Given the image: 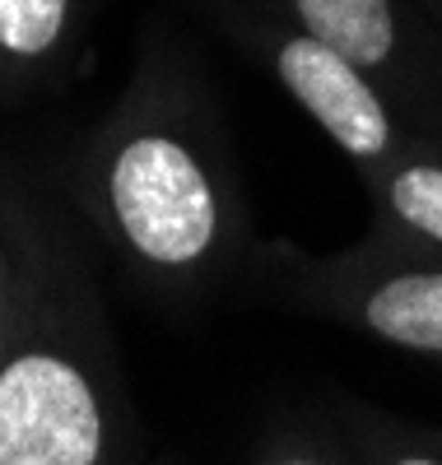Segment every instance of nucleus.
I'll return each instance as SVG.
<instances>
[{
    "instance_id": "1",
    "label": "nucleus",
    "mask_w": 442,
    "mask_h": 465,
    "mask_svg": "<svg viewBox=\"0 0 442 465\" xmlns=\"http://www.w3.org/2000/svg\"><path fill=\"white\" fill-rule=\"evenodd\" d=\"M107 214L122 242L173 284H215L247 252V214L219 135L140 126L107 153Z\"/></svg>"
},
{
    "instance_id": "2",
    "label": "nucleus",
    "mask_w": 442,
    "mask_h": 465,
    "mask_svg": "<svg viewBox=\"0 0 442 465\" xmlns=\"http://www.w3.org/2000/svg\"><path fill=\"white\" fill-rule=\"evenodd\" d=\"M266 284L289 307L340 322L400 354L442 359V252L373 232L340 252L270 247Z\"/></svg>"
},
{
    "instance_id": "3",
    "label": "nucleus",
    "mask_w": 442,
    "mask_h": 465,
    "mask_svg": "<svg viewBox=\"0 0 442 465\" xmlns=\"http://www.w3.org/2000/svg\"><path fill=\"white\" fill-rule=\"evenodd\" d=\"M210 15L285 89V98L312 116L321 135L358 168V177H373L410 153H437L364 70L312 37L279 0H210Z\"/></svg>"
},
{
    "instance_id": "4",
    "label": "nucleus",
    "mask_w": 442,
    "mask_h": 465,
    "mask_svg": "<svg viewBox=\"0 0 442 465\" xmlns=\"http://www.w3.org/2000/svg\"><path fill=\"white\" fill-rule=\"evenodd\" d=\"M442 153V28L419 0H279Z\"/></svg>"
},
{
    "instance_id": "5",
    "label": "nucleus",
    "mask_w": 442,
    "mask_h": 465,
    "mask_svg": "<svg viewBox=\"0 0 442 465\" xmlns=\"http://www.w3.org/2000/svg\"><path fill=\"white\" fill-rule=\"evenodd\" d=\"M0 465H107V401L70 349L28 344L0 363Z\"/></svg>"
},
{
    "instance_id": "6",
    "label": "nucleus",
    "mask_w": 442,
    "mask_h": 465,
    "mask_svg": "<svg viewBox=\"0 0 442 465\" xmlns=\"http://www.w3.org/2000/svg\"><path fill=\"white\" fill-rule=\"evenodd\" d=\"M373 232L424 252H442V153H410L364 177Z\"/></svg>"
},
{
    "instance_id": "7",
    "label": "nucleus",
    "mask_w": 442,
    "mask_h": 465,
    "mask_svg": "<svg viewBox=\"0 0 442 465\" xmlns=\"http://www.w3.org/2000/svg\"><path fill=\"white\" fill-rule=\"evenodd\" d=\"M326 410L345 429L358 465H442V433L433 429H419V423H406L358 401H336Z\"/></svg>"
},
{
    "instance_id": "8",
    "label": "nucleus",
    "mask_w": 442,
    "mask_h": 465,
    "mask_svg": "<svg viewBox=\"0 0 442 465\" xmlns=\"http://www.w3.org/2000/svg\"><path fill=\"white\" fill-rule=\"evenodd\" d=\"M252 465H358V456L331 410H298L266 423Z\"/></svg>"
},
{
    "instance_id": "9",
    "label": "nucleus",
    "mask_w": 442,
    "mask_h": 465,
    "mask_svg": "<svg viewBox=\"0 0 442 465\" xmlns=\"http://www.w3.org/2000/svg\"><path fill=\"white\" fill-rule=\"evenodd\" d=\"M70 28V0H0V56L43 61Z\"/></svg>"
},
{
    "instance_id": "10",
    "label": "nucleus",
    "mask_w": 442,
    "mask_h": 465,
    "mask_svg": "<svg viewBox=\"0 0 442 465\" xmlns=\"http://www.w3.org/2000/svg\"><path fill=\"white\" fill-rule=\"evenodd\" d=\"M0 326H5V289H0Z\"/></svg>"
}]
</instances>
